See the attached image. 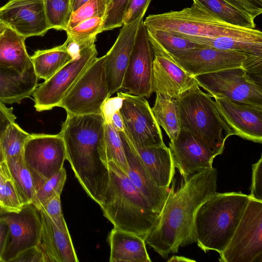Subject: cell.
<instances>
[{"instance_id":"cell-4","label":"cell","mask_w":262,"mask_h":262,"mask_svg":"<svg viewBox=\"0 0 262 262\" xmlns=\"http://www.w3.org/2000/svg\"><path fill=\"white\" fill-rule=\"evenodd\" d=\"M250 201L241 192H216L198 208L194 219L195 242L205 252L220 253L231 239Z\"/></svg>"},{"instance_id":"cell-55","label":"cell","mask_w":262,"mask_h":262,"mask_svg":"<svg viewBox=\"0 0 262 262\" xmlns=\"http://www.w3.org/2000/svg\"><path fill=\"white\" fill-rule=\"evenodd\" d=\"M44 1H46V0H43Z\"/></svg>"},{"instance_id":"cell-19","label":"cell","mask_w":262,"mask_h":262,"mask_svg":"<svg viewBox=\"0 0 262 262\" xmlns=\"http://www.w3.org/2000/svg\"><path fill=\"white\" fill-rule=\"evenodd\" d=\"M152 91L177 99L198 84L194 77L171 57L154 51Z\"/></svg>"},{"instance_id":"cell-11","label":"cell","mask_w":262,"mask_h":262,"mask_svg":"<svg viewBox=\"0 0 262 262\" xmlns=\"http://www.w3.org/2000/svg\"><path fill=\"white\" fill-rule=\"evenodd\" d=\"M95 45L83 49L80 55L68 62L54 75L38 85L32 96L38 112L51 110L58 106L75 82L97 58Z\"/></svg>"},{"instance_id":"cell-33","label":"cell","mask_w":262,"mask_h":262,"mask_svg":"<svg viewBox=\"0 0 262 262\" xmlns=\"http://www.w3.org/2000/svg\"><path fill=\"white\" fill-rule=\"evenodd\" d=\"M23 204L6 161L0 163V208L18 211Z\"/></svg>"},{"instance_id":"cell-35","label":"cell","mask_w":262,"mask_h":262,"mask_svg":"<svg viewBox=\"0 0 262 262\" xmlns=\"http://www.w3.org/2000/svg\"><path fill=\"white\" fill-rule=\"evenodd\" d=\"M105 152L107 163L112 161L125 174L127 164L118 132L104 122Z\"/></svg>"},{"instance_id":"cell-39","label":"cell","mask_w":262,"mask_h":262,"mask_svg":"<svg viewBox=\"0 0 262 262\" xmlns=\"http://www.w3.org/2000/svg\"><path fill=\"white\" fill-rule=\"evenodd\" d=\"M107 5L106 0H89L72 13L67 30L90 18L104 17Z\"/></svg>"},{"instance_id":"cell-20","label":"cell","mask_w":262,"mask_h":262,"mask_svg":"<svg viewBox=\"0 0 262 262\" xmlns=\"http://www.w3.org/2000/svg\"><path fill=\"white\" fill-rule=\"evenodd\" d=\"M118 133L127 161V176L154 211L160 214L166 202L169 189L160 188L156 184L124 129Z\"/></svg>"},{"instance_id":"cell-51","label":"cell","mask_w":262,"mask_h":262,"mask_svg":"<svg viewBox=\"0 0 262 262\" xmlns=\"http://www.w3.org/2000/svg\"><path fill=\"white\" fill-rule=\"evenodd\" d=\"M167 261H174V262H180V261H195V260L189 259L187 257H185L184 256H173L171 258H170Z\"/></svg>"},{"instance_id":"cell-10","label":"cell","mask_w":262,"mask_h":262,"mask_svg":"<svg viewBox=\"0 0 262 262\" xmlns=\"http://www.w3.org/2000/svg\"><path fill=\"white\" fill-rule=\"evenodd\" d=\"M23 157L36 191L63 167L67 160L63 140L59 134H30L25 144Z\"/></svg>"},{"instance_id":"cell-52","label":"cell","mask_w":262,"mask_h":262,"mask_svg":"<svg viewBox=\"0 0 262 262\" xmlns=\"http://www.w3.org/2000/svg\"><path fill=\"white\" fill-rule=\"evenodd\" d=\"M5 156L2 148L1 139H0V163L5 161Z\"/></svg>"},{"instance_id":"cell-49","label":"cell","mask_w":262,"mask_h":262,"mask_svg":"<svg viewBox=\"0 0 262 262\" xmlns=\"http://www.w3.org/2000/svg\"><path fill=\"white\" fill-rule=\"evenodd\" d=\"M110 124L117 132L122 131L124 129L122 117L119 111H117L113 115Z\"/></svg>"},{"instance_id":"cell-21","label":"cell","mask_w":262,"mask_h":262,"mask_svg":"<svg viewBox=\"0 0 262 262\" xmlns=\"http://www.w3.org/2000/svg\"><path fill=\"white\" fill-rule=\"evenodd\" d=\"M143 18L123 25L114 44L106 54L105 77L110 96L122 89L136 33Z\"/></svg>"},{"instance_id":"cell-54","label":"cell","mask_w":262,"mask_h":262,"mask_svg":"<svg viewBox=\"0 0 262 262\" xmlns=\"http://www.w3.org/2000/svg\"><path fill=\"white\" fill-rule=\"evenodd\" d=\"M106 2H107V4H108V2L110 1V0H106Z\"/></svg>"},{"instance_id":"cell-18","label":"cell","mask_w":262,"mask_h":262,"mask_svg":"<svg viewBox=\"0 0 262 262\" xmlns=\"http://www.w3.org/2000/svg\"><path fill=\"white\" fill-rule=\"evenodd\" d=\"M213 98L234 135L262 143V107L236 102L226 97Z\"/></svg>"},{"instance_id":"cell-9","label":"cell","mask_w":262,"mask_h":262,"mask_svg":"<svg viewBox=\"0 0 262 262\" xmlns=\"http://www.w3.org/2000/svg\"><path fill=\"white\" fill-rule=\"evenodd\" d=\"M221 262H262V202L250 198Z\"/></svg>"},{"instance_id":"cell-8","label":"cell","mask_w":262,"mask_h":262,"mask_svg":"<svg viewBox=\"0 0 262 262\" xmlns=\"http://www.w3.org/2000/svg\"><path fill=\"white\" fill-rule=\"evenodd\" d=\"M199 87L212 97H226L236 102L262 107L261 83L243 67L194 76Z\"/></svg>"},{"instance_id":"cell-26","label":"cell","mask_w":262,"mask_h":262,"mask_svg":"<svg viewBox=\"0 0 262 262\" xmlns=\"http://www.w3.org/2000/svg\"><path fill=\"white\" fill-rule=\"evenodd\" d=\"M25 40V38L6 26L0 30V66L22 74L33 66Z\"/></svg>"},{"instance_id":"cell-24","label":"cell","mask_w":262,"mask_h":262,"mask_svg":"<svg viewBox=\"0 0 262 262\" xmlns=\"http://www.w3.org/2000/svg\"><path fill=\"white\" fill-rule=\"evenodd\" d=\"M134 146L156 184L160 188L169 189L176 168L169 148L165 144L147 147Z\"/></svg>"},{"instance_id":"cell-31","label":"cell","mask_w":262,"mask_h":262,"mask_svg":"<svg viewBox=\"0 0 262 262\" xmlns=\"http://www.w3.org/2000/svg\"><path fill=\"white\" fill-rule=\"evenodd\" d=\"M151 109L158 124L164 129L170 141L177 138L181 130L177 99L156 93Z\"/></svg>"},{"instance_id":"cell-41","label":"cell","mask_w":262,"mask_h":262,"mask_svg":"<svg viewBox=\"0 0 262 262\" xmlns=\"http://www.w3.org/2000/svg\"><path fill=\"white\" fill-rule=\"evenodd\" d=\"M37 208H41L59 229L69 231L62 212L60 194H56Z\"/></svg>"},{"instance_id":"cell-7","label":"cell","mask_w":262,"mask_h":262,"mask_svg":"<svg viewBox=\"0 0 262 262\" xmlns=\"http://www.w3.org/2000/svg\"><path fill=\"white\" fill-rule=\"evenodd\" d=\"M106 56L96 58L85 70L59 105L73 115L101 114L110 97L106 81Z\"/></svg>"},{"instance_id":"cell-29","label":"cell","mask_w":262,"mask_h":262,"mask_svg":"<svg viewBox=\"0 0 262 262\" xmlns=\"http://www.w3.org/2000/svg\"><path fill=\"white\" fill-rule=\"evenodd\" d=\"M30 57L37 77L45 80L73 59L64 43L49 49L37 50Z\"/></svg>"},{"instance_id":"cell-45","label":"cell","mask_w":262,"mask_h":262,"mask_svg":"<svg viewBox=\"0 0 262 262\" xmlns=\"http://www.w3.org/2000/svg\"><path fill=\"white\" fill-rule=\"evenodd\" d=\"M122 102V97L118 95L115 97H109L105 101L102 106L101 112L104 122L110 123L113 115L119 111Z\"/></svg>"},{"instance_id":"cell-30","label":"cell","mask_w":262,"mask_h":262,"mask_svg":"<svg viewBox=\"0 0 262 262\" xmlns=\"http://www.w3.org/2000/svg\"><path fill=\"white\" fill-rule=\"evenodd\" d=\"M149 40L153 51H158L172 58L183 55L201 46L171 32L147 29Z\"/></svg>"},{"instance_id":"cell-14","label":"cell","mask_w":262,"mask_h":262,"mask_svg":"<svg viewBox=\"0 0 262 262\" xmlns=\"http://www.w3.org/2000/svg\"><path fill=\"white\" fill-rule=\"evenodd\" d=\"M0 219L5 221L9 228L8 243L2 262L12 261L23 251L37 246L41 220L39 211L33 204L25 205L16 212L0 208Z\"/></svg>"},{"instance_id":"cell-48","label":"cell","mask_w":262,"mask_h":262,"mask_svg":"<svg viewBox=\"0 0 262 262\" xmlns=\"http://www.w3.org/2000/svg\"><path fill=\"white\" fill-rule=\"evenodd\" d=\"M9 234V228L7 223L0 219V262L6 248Z\"/></svg>"},{"instance_id":"cell-25","label":"cell","mask_w":262,"mask_h":262,"mask_svg":"<svg viewBox=\"0 0 262 262\" xmlns=\"http://www.w3.org/2000/svg\"><path fill=\"white\" fill-rule=\"evenodd\" d=\"M111 262H151L144 239L114 228L108 236Z\"/></svg>"},{"instance_id":"cell-42","label":"cell","mask_w":262,"mask_h":262,"mask_svg":"<svg viewBox=\"0 0 262 262\" xmlns=\"http://www.w3.org/2000/svg\"><path fill=\"white\" fill-rule=\"evenodd\" d=\"M151 0H130L123 18V25H129L143 17Z\"/></svg>"},{"instance_id":"cell-32","label":"cell","mask_w":262,"mask_h":262,"mask_svg":"<svg viewBox=\"0 0 262 262\" xmlns=\"http://www.w3.org/2000/svg\"><path fill=\"white\" fill-rule=\"evenodd\" d=\"M5 161L23 205L33 203L36 189L23 155L7 157Z\"/></svg>"},{"instance_id":"cell-17","label":"cell","mask_w":262,"mask_h":262,"mask_svg":"<svg viewBox=\"0 0 262 262\" xmlns=\"http://www.w3.org/2000/svg\"><path fill=\"white\" fill-rule=\"evenodd\" d=\"M175 167L184 180L204 169L212 167L216 155L194 136L181 129L177 138L170 141Z\"/></svg>"},{"instance_id":"cell-22","label":"cell","mask_w":262,"mask_h":262,"mask_svg":"<svg viewBox=\"0 0 262 262\" xmlns=\"http://www.w3.org/2000/svg\"><path fill=\"white\" fill-rule=\"evenodd\" d=\"M41 220V230L37 247L45 262H78L69 231L59 229L41 208H37Z\"/></svg>"},{"instance_id":"cell-36","label":"cell","mask_w":262,"mask_h":262,"mask_svg":"<svg viewBox=\"0 0 262 262\" xmlns=\"http://www.w3.org/2000/svg\"><path fill=\"white\" fill-rule=\"evenodd\" d=\"M30 136L16 122L10 124L0 137L5 159L23 155L25 144Z\"/></svg>"},{"instance_id":"cell-34","label":"cell","mask_w":262,"mask_h":262,"mask_svg":"<svg viewBox=\"0 0 262 262\" xmlns=\"http://www.w3.org/2000/svg\"><path fill=\"white\" fill-rule=\"evenodd\" d=\"M103 17H95L83 20L66 30L67 38L79 44L82 49L95 45L97 35L102 32Z\"/></svg>"},{"instance_id":"cell-43","label":"cell","mask_w":262,"mask_h":262,"mask_svg":"<svg viewBox=\"0 0 262 262\" xmlns=\"http://www.w3.org/2000/svg\"><path fill=\"white\" fill-rule=\"evenodd\" d=\"M250 199L262 202V157L252 167Z\"/></svg>"},{"instance_id":"cell-13","label":"cell","mask_w":262,"mask_h":262,"mask_svg":"<svg viewBox=\"0 0 262 262\" xmlns=\"http://www.w3.org/2000/svg\"><path fill=\"white\" fill-rule=\"evenodd\" d=\"M172 58L193 77L233 68L243 67L249 71L262 63V56L203 46Z\"/></svg>"},{"instance_id":"cell-2","label":"cell","mask_w":262,"mask_h":262,"mask_svg":"<svg viewBox=\"0 0 262 262\" xmlns=\"http://www.w3.org/2000/svg\"><path fill=\"white\" fill-rule=\"evenodd\" d=\"M59 134L75 177L89 196L99 205L110 181L102 114H67Z\"/></svg>"},{"instance_id":"cell-23","label":"cell","mask_w":262,"mask_h":262,"mask_svg":"<svg viewBox=\"0 0 262 262\" xmlns=\"http://www.w3.org/2000/svg\"><path fill=\"white\" fill-rule=\"evenodd\" d=\"M38 79L33 66L22 74L0 66V101L19 103L32 95L38 86Z\"/></svg>"},{"instance_id":"cell-12","label":"cell","mask_w":262,"mask_h":262,"mask_svg":"<svg viewBox=\"0 0 262 262\" xmlns=\"http://www.w3.org/2000/svg\"><path fill=\"white\" fill-rule=\"evenodd\" d=\"M122 97L119 111L124 131L134 145L147 147L165 144L162 131L147 100L143 97L118 92Z\"/></svg>"},{"instance_id":"cell-47","label":"cell","mask_w":262,"mask_h":262,"mask_svg":"<svg viewBox=\"0 0 262 262\" xmlns=\"http://www.w3.org/2000/svg\"><path fill=\"white\" fill-rule=\"evenodd\" d=\"M16 118L13 108L0 101V137L10 124L15 122Z\"/></svg>"},{"instance_id":"cell-15","label":"cell","mask_w":262,"mask_h":262,"mask_svg":"<svg viewBox=\"0 0 262 262\" xmlns=\"http://www.w3.org/2000/svg\"><path fill=\"white\" fill-rule=\"evenodd\" d=\"M154 53L142 19L138 28L122 89L127 93L149 98L152 91Z\"/></svg>"},{"instance_id":"cell-40","label":"cell","mask_w":262,"mask_h":262,"mask_svg":"<svg viewBox=\"0 0 262 262\" xmlns=\"http://www.w3.org/2000/svg\"><path fill=\"white\" fill-rule=\"evenodd\" d=\"M130 0H110L103 18L102 30L107 31L123 26V18Z\"/></svg>"},{"instance_id":"cell-44","label":"cell","mask_w":262,"mask_h":262,"mask_svg":"<svg viewBox=\"0 0 262 262\" xmlns=\"http://www.w3.org/2000/svg\"><path fill=\"white\" fill-rule=\"evenodd\" d=\"M255 18L262 13V0H225Z\"/></svg>"},{"instance_id":"cell-16","label":"cell","mask_w":262,"mask_h":262,"mask_svg":"<svg viewBox=\"0 0 262 262\" xmlns=\"http://www.w3.org/2000/svg\"><path fill=\"white\" fill-rule=\"evenodd\" d=\"M0 23L25 39L43 36L51 28L43 0H10L0 8Z\"/></svg>"},{"instance_id":"cell-6","label":"cell","mask_w":262,"mask_h":262,"mask_svg":"<svg viewBox=\"0 0 262 262\" xmlns=\"http://www.w3.org/2000/svg\"><path fill=\"white\" fill-rule=\"evenodd\" d=\"M143 24L147 29L188 36H232L262 41V32L260 30L229 25L194 3L191 7L181 10L149 15L143 20Z\"/></svg>"},{"instance_id":"cell-5","label":"cell","mask_w":262,"mask_h":262,"mask_svg":"<svg viewBox=\"0 0 262 262\" xmlns=\"http://www.w3.org/2000/svg\"><path fill=\"white\" fill-rule=\"evenodd\" d=\"M177 100L181 129L198 139L216 156L222 154L226 139L234 134L212 97L196 84Z\"/></svg>"},{"instance_id":"cell-28","label":"cell","mask_w":262,"mask_h":262,"mask_svg":"<svg viewBox=\"0 0 262 262\" xmlns=\"http://www.w3.org/2000/svg\"><path fill=\"white\" fill-rule=\"evenodd\" d=\"M208 13L229 25L255 29L254 18L225 0H192Z\"/></svg>"},{"instance_id":"cell-50","label":"cell","mask_w":262,"mask_h":262,"mask_svg":"<svg viewBox=\"0 0 262 262\" xmlns=\"http://www.w3.org/2000/svg\"><path fill=\"white\" fill-rule=\"evenodd\" d=\"M89 0H70V5L72 12L73 13L78 9L82 5L86 3Z\"/></svg>"},{"instance_id":"cell-53","label":"cell","mask_w":262,"mask_h":262,"mask_svg":"<svg viewBox=\"0 0 262 262\" xmlns=\"http://www.w3.org/2000/svg\"><path fill=\"white\" fill-rule=\"evenodd\" d=\"M5 25L0 23V30L5 26Z\"/></svg>"},{"instance_id":"cell-1","label":"cell","mask_w":262,"mask_h":262,"mask_svg":"<svg viewBox=\"0 0 262 262\" xmlns=\"http://www.w3.org/2000/svg\"><path fill=\"white\" fill-rule=\"evenodd\" d=\"M217 176L213 167L204 169L184 180L176 191L173 182L156 224L145 238V244L166 258L177 253L180 247L195 243L194 215L216 192Z\"/></svg>"},{"instance_id":"cell-37","label":"cell","mask_w":262,"mask_h":262,"mask_svg":"<svg viewBox=\"0 0 262 262\" xmlns=\"http://www.w3.org/2000/svg\"><path fill=\"white\" fill-rule=\"evenodd\" d=\"M45 9L51 29L66 30L72 13L70 0H46Z\"/></svg>"},{"instance_id":"cell-27","label":"cell","mask_w":262,"mask_h":262,"mask_svg":"<svg viewBox=\"0 0 262 262\" xmlns=\"http://www.w3.org/2000/svg\"><path fill=\"white\" fill-rule=\"evenodd\" d=\"M174 34L203 46L238 52L249 56H262L261 40L232 36L201 37Z\"/></svg>"},{"instance_id":"cell-46","label":"cell","mask_w":262,"mask_h":262,"mask_svg":"<svg viewBox=\"0 0 262 262\" xmlns=\"http://www.w3.org/2000/svg\"><path fill=\"white\" fill-rule=\"evenodd\" d=\"M12 261L45 262V260L41 251L37 246H35L23 251Z\"/></svg>"},{"instance_id":"cell-38","label":"cell","mask_w":262,"mask_h":262,"mask_svg":"<svg viewBox=\"0 0 262 262\" xmlns=\"http://www.w3.org/2000/svg\"><path fill=\"white\" fill-rule=\"evenodd\" d=\"M67 179L64 167L47 180L35 192L32 204L36 208L44 204L56 194H61Z\"/></svg>"},{"instance_id":"cell-3","label":"cell","mask_w":262,"mask_h":262,"mask_svg":"<svg viewBox=\"0 0 262 262\" xmlns=\"http://www.w3.org/2000/svg\"><path fill=\"white\" fill-rule=\"evenodd\" d=\"M107 164L110 181L99 205L103 215L114 228L134 233L144 240L159 213L115 163L110 161Z\"/></svg>"}]
</instances>
